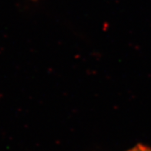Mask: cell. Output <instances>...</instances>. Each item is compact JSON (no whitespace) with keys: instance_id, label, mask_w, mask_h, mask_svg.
Returning a JSON list of instances; mask_svg holds the SVG:
<instances>
[{"instance_id":"1","label":"cell","mask_w":151,"mask_h":151,"mask_svg":"<svg viewBox=\"0 0 151 151\" xmlns=\"http://www.w3.org/2000/svg\"><path fill=\"white\" fill-rule=\"evenodd\" d=\"M127 151H151V148L143 144H137L134 147Z\"/></svg>"}]
</instances>
